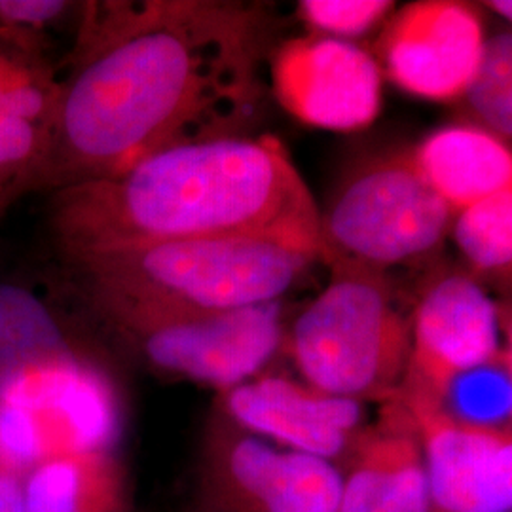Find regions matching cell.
Instances as JSON below:
<instances>
[{
	"instance_id": "cell-25",
	"label": "cell",
	"mask_w": 512,
	"mask_h": 512,
	"mask_svg": "<svg viewBox=\"0 0 512 512\" xmlns=\"http://www.w3.org/2000/svg\"><path fill=\"white\" fill-rule=\"evenodd\" d=\"M488 6L497 12V14H501L503 18L511 19V8L512 4L507 0V2H499V0H494V2H488Z\"/></svg>"
},
{
	"instance_id": "cell-7",
	"label": "cell",
	"mask_w": 512,
	"mask_h": 512,
	"mask_svg": "<svg viewBox=\"0 0 512 512\" xmlns=\"http://www.w3.org/2000/svg\"><path fill=\"white\" fill-rule=\"evenodd\" d=\"M116 329L154 370L220 391L258 376L283 342L279 302Z\"/></svg>"
},
{
	"instance_id": "cell-17",
	"label": "cell",
	"mask_w": 512,
	"mask_h": 512,
	"mask_svg": "<svg viewBox=\"0 0 512 512\" xmlns=\"http://www.w3.org/2000/svg\"><path fill=\"white\" fill-rule=\"evenodd\" d=\"M423 406L461 425L512 429L511 349L459 372L442 387L435 403Z\"/></svg>"
},
{
	"instance_id": "cell-2",
	"label": "cell",
	"mask_w": 512,
	"mask_h": 512,
	"mask_svg": "<svg viewBox=\"0 0 512 512\" xmlns=\"http://www.w3.org/2000/svg\"><path fill=\"white\" fill-rule=\"evenodd\" d=\"M50 220L69 260L194 239H266L321 256V213L270 135L164 148L118 175L55 192Z\"/></svg>"
},
{
	"instance_id": "cell-6",
	"label": "cell",
	"mask_w": 512,
	"mask_h": 512,
	"mask_svg": "<svg viewBox=\"0 0 512 512\" xmlns=\"http://www.w3.org/2000/svg\"><path fill=\"white\" fill-rule=\"evenodd\" d=\"M342 471L255 437L226 416L202 444L188 512H338Z\"/></svg>"
},
{
	"instance_id": "cell-13",
	"label": "cell",
	"mask_w": 512,
	"mask_h": 512,
	"mask_svg": "<svg viewBox=\"0 0 512 512\" xmlns=\"http://www.w3.org/2000/svg\"><path fill=\"white\" fill-rule=\"evenodd\" d=\"M365 427L344 459L338 512H427L420 439L397 399Z\"/></svg>"
},
{
	"instance_id": "cell-4",
	"label": "cell",
	"mask_w": 512,
	"mask_h": 512,
	"mask_svg": "<svg viewBox=\"0 0 512 512\" xmlns=\"http://www.w3.org/2000/svg\"><path fill=\"white\" fill-rule=\"evenodd\" d=\"M289 349L311 387L359 403H387L408 370L412 313L384 275L332 266L329 285L294 321Z\"/></svg>"
},
{
	"instance_id": "cell-5",
	"label": "cell",
	"mask_w": 512,
	"mask_h": 512,
	"mask_svg": "<svg viewBox=\"0 0 512 512\" xmlns=\"http://www.w3.org/2000/svg\"><path fill=\"white\" fill-rule=\"evenodd\" d=\"M454 211L421 177L412 158L368 164L321 215V258L330 266L384 270L433 253Z\"/></svg>"
},
{
	"instance_id": "cell-21",
	"label": "cell",
	"mask_w": 512,
	"mask_h": 512,
	"mask_svg": "<svg viewBox=\"0 0 512 512\" xmlns=\"http://www.w3.org/2000/svg\"><path fill=\"white\" fill-rule=\"evenodd\" d=\"M44 133L33 124L0 109V186L8 202L18 198L19 188L40 160Z\"/></svg>"
},
{
	"instance_id": "cell-15",
	"label": "cell",
	"mask_w": 512,
	"mask_h": 512,
	"mask_svg": "<svg viewBox=\"0 0 512 512\" xmlns=\"http://www.w3.org/2000/svg\"><path fill=\"white\" fill-rule=\"evenodd\" d=\"M410 158L454 215L512 188L509 143L480 126L437 129Z\"/></svg>"
},
{
	"instance_id": "cell-11",
	"label": "cell",
	"mask_w": 512,
	"mask_h": 512,
	"mask_svg": "<svg viewBox=\"0 0 512 512\" xmlns=\"http://www.w3.org/2000/svg\"><path fill=\"white\" fill-rule=\"evenodd\" d=\"M484 46V27L471 6L425 0L406 6L391 21L382 38V63L404 92L454 101L467 92Z\"/></svg>"
},
{
	"instance_id": "cell-19",
	"label": "cell",
	"mask_w": 512,
	"mask_h": 512,
	"mask_svg": "<svg viewBox=\"0 0 512 512\" xmlns=\"http://www.w3.org/2000/svg\"><path fill=\"white\" fill-rule=\"evenodd\" d=\"M452 234L459 251L482 272H509L512 262V188L458 211Z\"/></svg>"
},
{
	"instance_id": "cell-18",
	"label": "cell",
	"mask_w": 512,
	"mask_h": 512,
	"mask_svg": "<svg viewBox=\"0 0 512 512\" xmlns=\"http://www.w3.org/2000/svg\"><path fill=\"white\" fill-rule=\"evenodd\" d=\"M61 82L42 54L0 38V109L42 133L54 116Z\"/></svg>"
},
{
	"instance_id": "cell-20",
	"label": "cell",
	"mask_w": 512,
	"mask_h": 512,
	"mask_svg": "<svg viewBox=\"0 0 512 512\" xmlns=\"http://www.w3.org/2000/svg\"><path fill=\"white\" fill-rule=\"evenodd\" d=\"M463 97L473 110L480 128L499 139L512 133V40L511 35L486 40L482 59Z\"/></svg>"
},
{
	"instance_id": "cell-3",
	"label": "cell",
	"mask_w": 512,
	"mask_h": 512,
	"mask_svg": "<svg viewBox=\"0 0 512 512\" xmlns=\"http://www.w3.org/2000/svg\"><path fill=\"white\" fill-rule=\"evenodd\" d=\"M315 251L266 239H194L71 260L114 327L279 302Z\"/></svg>"
},
{
	"instance_id": "cell-14",
	"label": "cell",
	"mask_w": 512,
	"mask_h": 512,
	"mask_svg": "<svg viewBox=\"0 0 512 512\" xmlns=\"http://www.w3.org/2000/svg\"><path fill=\"white\" fill-rule=\"evenodd\" d=\"M90 361L46 300L0 281V401Z\"/></svg>"
},
{
	"instance_id": "cell-22",
	"label": "cell",
	"mask_w": 512,
	"mask_h": 512,
	"mask_svg": "<svg viewBox=\"0 0 512 512\" xmlns=\"http://www.w3.org/2000/svg\"><path fill=\"white\" fill-rule=\"evenodd\" d=\"M395 8L387 0H304L300 16L313 29L338 37H357L372 29Z\"/></svg>"
},
{
	"instance_id": "cell-9",
	"label": "cell",
	"mask_w": 512,
	"mask_h": 512,
	"mask_svg": "<svg viewBox=\"0 0 512 512\" xmlns=\"http://www.w3.org/2000/svg\"><path fill=\"white\" fill-rule=\"evenodd\" d=\"M279 103L304 124L330 131L370 126L382 110L380 63L344 38H294L272 65Z\"/></svg>"
},
{
	"instance_id": "cell-24",
	"label": "cell",
	"mask_w": 512,
	"mask_h": 512,
	"mask_svg": "<svg viewBox=\"0 0 512 512\" xmlns=\"http://www.w3.org/2000/svg\"><path fill=\"white\" fill-rule=\"evenodd\" d=\"M0 512H27L25 480L0 469Z\"/></svg>"
},
{
	"instance_id": "cell-23",
	"label": "cell",
	"mask_w": 512,
	"mask_h": 512,
	"mask_svg": "<svg viewBox=\"0 0 512 512\" xmlns=\"http://www.w3.org/2000/svg\"><path fill=\"white\" fill-rule=\"evenodd\" d=\"M73 6V2L59 0H0V31L40 42V33Z\"/></svg>"
},
{
	"instance_id": "cell-12",
	"label": "cell",
	"mask_w": 512,
	"mask_h": 512,
	"mask_svg": "<svg viewBox=\"0 0 512 512\" xmlns=\"http://www.w3.org/2000/svg\"><path fill=\"white\" fill-rule=\"evenodd\" d=\"M401 404L420 439L427 512H511L512 429L469 427L431 406Z\"/></svg>"
},
{
	"instance_id": "cell-8",
	"label": "cell",
	"mask_w": 512,
	"mask_h": 512,
	"mask_svg": "<svg viewBox=\"0 0 512 512\" xmlns=\"http://www.w3.org/2000/svg\"><path fill=\"white\" fill-rule=\"evenodd\" d=\"M507 349L490 294L467 275H444L412 311L410 361L395 399L433 404L450 378Z\"/></svg>"
},
{
	"instance_id": "cell-16",
	"label": "cell",
	"mask_w": 512,
	"mask_h": 512,
	"mask_svg": "<svg viewBox=\"0 0 512 512\" xmlns=\"http://www.w3.org/2000/svg\"><path fill=\"white\" fill-rule=\"evenodd\" d=\"M27 512H128V480L109 452H76L40 461L25 480Z\"/></svg>"
},
{
	"instance_id": "cell-10",
	"label": "cell",
	"mask_w": 512,
	"mask_h": 512,
	"mask_svg": "<svg viewBox=\"0 0 512 512\" xmlns=\"http://www.w3.org/2000/svg\"><path fill=\"white\" fill-rule=\"evenodd\" d=\"M222 412L239 429L281 448L342 465L363 425V403L285 376H255L222 391Z\"/></svg>"
},
{
	"instance_id": "cell-26",
	"label": "cell",
	"mask_w": 512,
	"mask_h": 512,
	"mask_svg": "<svg viewBox=\"0 0 512 512\" xmlns=\"http://www.w3.org/2000/svg\"><path fill=\"white\" fill-rule=\"evenodd\" d=\"M8 194H6V190L0 186V209L4 207V205H8Z\"/></svg>"
},
{
	"instance_id": "cell-1",
	"label": "cell",
	"mask_w": 512,
	"mask_h": 512,
	"mask_svg": "<svg viewBox=\"0 0 512 512\" xmlns=\"http://www.w3.org/2000/svg\"><path fill=\"white\" fill-rule=\"evenodd\" d=\"M19 194L118 175L164 148L243 135L264 97L266 19L222 0L88 4Z\"/></svg>"
}]
</instances>
